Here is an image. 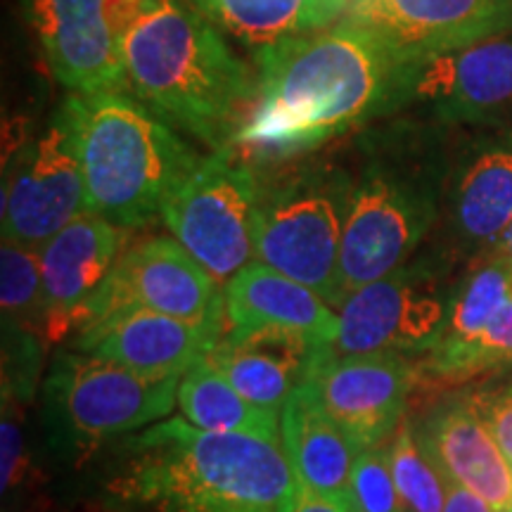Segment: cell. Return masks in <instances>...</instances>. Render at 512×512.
I'll return each mask as SVG.
<instances>
[{
	"instance_id": "obj_12",
	"label": "cell",
	"mask_w": 512,
	"mask_h": 512,
	"mask_svg": "<svg viewBox=\"0 0 512 512\" xmlns=\"http://www.w3.org/2000/svg\"><path fill=\"white\" fill-rule=\"evenodd\" d=\"M88 214L86 183L69 121L55 112L46 131L10 159L3 178V240L41 249Z\"/></svg>"
},
{
	"instance_id": "obj_16",
	"label": "cell",
	"mask_w": 512,
	"mask_h": 512,
	"mask_svg": "<svg viewBox=\"0 0 512 512\" xmlns=\"http://www.w3.org/2000/svg\"><path fill=\"white\" fill-rule=\"evenodd\" d=\"M126 235V228L88 211L38 249L48 302L41 335L48 342L83 328L86 306L124 254Z\"/></svg>"
},
{
	"instance_id": "obj_32",
	"label": "cell",
	"mask_w": 512,
	"mask_h": 512,
	"mask_svg": "<svg viewBox=\"0 0 512 512\" xmlns=\"http://www.w3.org/2000/svg\"><path fill=\"white\" fill-rule=\"evenodd\" d=\"M292 512H356L354 498L349 496H320L313 491L299 489Z\"/></svg>"
},
{
	"instance_id": "obj_33",
	"label": "cell",
	"mask_w": 512,
	"mask_h": 512,
	"mask_svg": "<svg viewBox=\"0 0 512 512\" xmlns=\"http://www.w3.org/2000/svg\"><path fill=\"white\" fill-rule=\"evenodd\" d=\"M441 512H496V510L491 508L484 498H479L477 494H472L470 489H465V486H460L448 479L446 503Z\"/></svg>"
},
{
	"instance_id": "obj_23",
	"label": "cell",
	"mask_w": 512,
	"mask_h": 512,
	"mask_svg": "<svg viewBox=\"0 0 512 512\" xmlns=\"http://www.w3.org/2000/svg\"><path fill=\"white\" fill-rule=\"evenodd\" d=\"M223 34L252 53L328 29L347 17L349 0H190Z\"/></svg>"
},
{
	"instance_id": "obj_8",
	"label": "cell",
	"mask_w": 512,
	"mask_h": 512,
	"mask_svg": "<svg viewBox=\"0 0 512 512\" xmlns=\"http://www.w3.org/2000/svg\"><path fill=\"white\" fill-rule=\"evenodd\" d=\"M181 377L145 375L81 351H60L46 380L50 418L79 444L124 437L169 418Z\"/></svg>"
},
{
	"instance_id": "obj_31",
	"label": "cell",
	"mask_w": 512,
	"mask_h": 512,
	"mask_svg": "<svg viewBox=\"0 0 512 512\" xmlns=\"http://www.w3.org/2000/svg\"><path fill=\"white\" fill-rule=\"evenodd\" d=\"M0 444H3V496L17 491L29 475V456L24 446L22 422H19L17 399L3 394V422H0Z\"/></svg>"
},
{
	"instance_id": "obj_34",
	"label": "cell",
	"mask_w": 512,
	"mask_h": 512,
	"mask_svg": "<svg viewBox=\"0 0 512 512\" xmlns=\"http://www.w3.org/2000/svg\"><path fill=\"white\" fill-rule=\"evenodd\" d=\"M489 254H496V256H501V259L510 261V264H512V221H510V226L505 228V233L501 235V240L496 242V247L491 249Z\"/></svg>"
},
{
	"instance_id": "obj_15",
	"label": "cell",
	"mask_w": 512,
	"mask_h": 512,
	"mask_svg": "<svg viewBox=\"0 0 512 512\" xmlns=\"http://www.w3.org/2000/svg\"><path fill=\"white\" fill-rule=\"evenodd\" d=\"M344 19L418 60L512 29V0H349Z\"/></svg>"
},
{
	"instance_id": "obj_28",
	"label": "cell",
	"mask_w": 512,
	"mask_h": 512,
	"mask_svg": "<svg viewBox=\"0 0 512 512\" xmlns=\"http://www.w3.org/2000/svg\"><path fill=\"white\" fill-rule=\"evenodd\" d=\"M392 472L406 512H441L446 503L448 479L420 444L415 425L401 420L392 441Z\"/></svg>"
},
{
	"instance_id": "obj_26",
	"label": "cell",
	"mask_w": 512,
	"mask_h": 512,
	"mask_svg": "<svg viewBox=\"0 0 512 512\" xmlns=\"http://www.w3.org/2000/svg\"><path fill=\"white\" fill-rule=\"evenodd\" d=\"M494 368H512V299L475 339L415 366L418 380L430 382H463Z\"/></svg>"
},
{
	"instance_id": "obj_24",
	"label": "cell",
	"mask_w": 512,
	"mask_h": 512,
	"mask_svg": "<svg viewBox=\"0 0 512 512\" xmlns=\"http://www.w3.org/2000/svg\"><path fill=\"white\" fill-rule=\"evenodd\" d=\"M178 406L183 418L200 430L283 439L278 425L280 415L247 401L204 358L183 373L178 384Z\"/></svg>"
},
{
	"instance_id": "obj_22",
	"label": "cell",
	"mask_w": 512,
	"mask_h": 512,
	"mask_svg": "<svg viewBox=\"0 0 512 512\" xmlns=\"http://www.w3.org/2000/svg\"><path fill=\"white\" fill-rule=\"evenodd\" d=\"M512 221V136L479 143L451 188V223L460 245L489 254Z\"/></svg>"
},
{
	"instance_id": "obj_27",
	"label": "cell",
	"mask_w": 512,
	"mask_h": 512,
	"mask_svg": "<svg viewBox=\"0 0 512 512\" xmlns=\"http://www.w3.org/2000/svg\"><path fill=\"white\" fill-rule=\"evenodd\" d=\"M0 309L3 325L41 332L48 313L36 249L3 240L0 247Z\"/></svg>"
},
{
	"instance_id": "obj_5",
	"label": "cell",
	"mask_w": 512,
	"mask_h": 512,
	"mask_svg": "<svg viewBox=\"0 0 512 512\" xmlns=\"http://www.w3.org/2000/svg\"><path fill=\"white\" fill-rule=\"evenodd\" d=\"M60 110L72 128L91 214L126 230L162 211L200 155L131 93H69Z\"/></svg>"
},
{
	"instance_id": "obj_4",
	"label": "cell",
	"mask_w": 512,
	"mask_h": 512,
	"mask_svg": "<svg viewBox=\"0 0 512 512\" xmlns=\"http://www.w3.org/2000/svg\"><path fill=\"white\" fill-rule=\"evenodd\" d=\"M387 119L363 128L351 145L342 297L406 266L437 216L441 178L432 147L411 121Z\"/></svg>"
},
{
	"instance_id": "obj_18",
	"label": "cell",
	"mask_w": 512,
	"mask_h": 512,
	"mask_svg": "<svg viewBox=\"0 0 512 512\" xmlns=\"http://www.w3.org/2000/svg\"><path fill=\"white\" fill-rule=\"evenodd\" d=\"M328 344L302 332L264 328L223 335L204 356L254 406L283 413L287 399L299 384L309 382Z\"/></svg>"
},
{
	"instance_id": "obj_13",
	"label": "cell",
	"mask_w": 512,
	"mask_h": 512,
	"mask_svg": "<svg viewBox=\"0 0 512 512\" xmlns=\"http://www.w3.org/2000/svg\"><path fill=\"white\" fill-rule=\"evenodd\" d=\"M57 81L76 95L128 93L110 0H24Z\"/></svg>"
},
{
	"instance_id": "obj_25",
	"label": "cell",
	"mask_w": 512,
	"mask_h": 512,
	"mask_svg": "<svg viewBox=\"0 0 512 512\" xmlns=\"http://www.w3.org/2000/svg\"><path fill=\"white\" fill-rule=\"evenodd\" d=\"M510 278V261L496 254L479 256V264L451 290L444 332L430 354H448L475 339L510 302Z\"/></svg>"
},
{
	"instance_id": "obj_7",
	"label": "cell",
	"mask_w": 512,
	"mask_h": 512,
	"mask_svg": "<svg viewBox=\"0 0 512 512\" xmlns=\"http://www.w3.org/2000/svg\"><path fill=\"white\" fill-rule=\"evenodd\" d=\"M261 176L233 147L214 150L169 192L162 204L164 226L226 285L235 273L256 261L254 226Z\"/></svg>"
},
{
	"instance_id": "obj_3",
	"label": "cell",
	"mask_w": 512,
	"mask_h": 512,
	"mask_svg": "<svg viewBox=\"0 0 512 512\" xmlns=\"http://www.w3.org/2000/svg\"><path fill=\"white\" fill-rule=\"evenodd\" d=\"M124 456L107 484L121 512H292L297 501L283 439L166 418L128 439Z\"/></svg>"
},
{
	"instance_id": "obj_9",
	"label": "cell",
	"mask_w": 512,
	"mask_h": 512,
	"mask_svg": "<svg viewBox=\"0 0 512 512\" xmlns=\"http://www.w3.org/2000/svg\"><path fill=\"white\" fill-rule=\"evenodd\" d=\"M448 297L451 292L441 290L432 268L408 261L399 271L344 297L337 309L339 332L330 354H430L444 332Z\"/></svg>"
},
{
	"instance_id": "obj_2",
	"label": "cell",
	"mask_w": 512,
	"mask_h": 512,
	"mask_svg": "<svg viewBox=\"0 0 512 512\" xmlns=\"http://www.w3.org/2000/svg\"><path fill=\"white\" fill-rule=\"evenodd\" d=\"M117 27L128 93L211 150L238 143L256 81L190 0H126Z\"/></svg>"
},
{
	"instance_id": "obj_21",
	"label": "cell",
	"mask_w": 512,
	"mask_h": 512,
	"mask_svg": "<svg viewBox=\"0 0 512 512\" xmlns=\"http://www.w3.org/2000/svg\"><path fill=\"white\" fill-rule=\"evenodd\" d=\"M280 437L299 489L349 496L358 448L332 420L311 380L299 384L280 413Z\"/></svg>"
},
{
	"instance_id": "obj_11",
	"label": "cell",
	"mask_w": 512,
	"mask_h": 512,
	"mask_svg": "<svg viewBox=\"0 0 512 512\" xmlns=\"http://www.w3.org/2000/svg\"><path fill=\"white\" fill-rule=\"evenodd\" d=\"M420 110L444 124H494L512 112V34L408 60L399 112ZM396 112V114H399Z\"/></svg>"
},
{
	"instance_id": "obj_20",
	"label": "cell",
	"mask_w": 512,
	"mask_h": 512,
	"mask_svg": "<svg viewBox=\"0 0 512 512\" xmlns=\"http://www.w3.org/2000/svg\"><path fill=\"white\" fill-rule=\"evenodd\" d=\"M226 332L278 328L316 339L332 349L339 332V313L318 292L259 261L242 268L223 285Z\"/></svg>"
},
{
	"instance_id": "obj_17",
	"label": "cell",
	"mask_w": 512,
	"mask_h": 512,
	"mask_svg": "<svg viewBox=\"0 0 512 512\" xmlns=\"http://www.w3.org/2000/svg\"><path fill=\"white\" fill-rule=\"evenodd\" d=\"M223 325H195L128 306L76 332L74 349L145 375H183L223 337Z\"/></svg>"
},
{
	"instance_id": "obj_19",
	"label": "cell",
	"mask_w": 512,
	"mask_h": 512,
	"mask_svg": "<svg viewBox=\"0 0 512 512\" xmlns=\"http://www.w3.org/2000/svg\"><path fill=\"white\" fill-rule=\"evenodd\" d=\"M415 432L441 475L484 498L496 512H512L510 460L465 396L441 401Z\"/></svg>"
},
{
	"instance_id": "obj_10",
	"label": "cell",
	"mask_w": 512,
	"mask_h": 512,
	"mask_svg": "<svg viewBox=\"0 0 512 512\" xmlns=\"http://www.w3.org/2000/svg\"><path fill=\"white\" fill-rule=\"evenodd\" d=\"M128 306L226 328L223 290L174 235H152L124 249L110 278L88 302L83 328Z\"/></svg>"
},
{
	"instance_id": "obj_30",
	"label": "cell",
	"mask_w": 512,
	"mask_h": 512,
	"mask_svg": "<svg viewBox=\"0 0 512 512\" xmlns=\"http://www.w3.org/2000/svg\"><path fill=\"white\" fill-rule=\"evenodd\" d=\"M465 399L512 465V382L465 394Z\"/></svg>"
},
{
	"instance_id": "obj_14",
	"label": "cell",
	"mask_w": 512,
	"mask_h": 512,
	"mask_svg": "<svg viewBox=\"0 0 512 512\" xmlns=\"http://www.w3.org/2000/svg\"><path fill=\"white\" fill-rule=\"evenodd\" d=\"M415 380L418 370L408 356L394 351L363 356H332L328 351L311 375L325 411L358 453L384 444L399 430Z\"/></svg>"
},
{
	"instance_id": "obj_1",
	"label": "cell",
	"mask_w": 512,
	"mask_h": 512,
	"mask_svg": "<svg viewBox=\"0 0 512 512\" xmlns=\"http://www.w3.org/2000/svg\"><path fill=\"white\" fill-rule=\"evenodd\" d=\"M259 79L238 143L249 162L283 164L399 112L406 57L342 19L254 53Z\"/></svg>"
},
{
	"instance_id": "obj_6",
	"label": "cell",
	"mask_w": 512,
	"mask_h": 512,
	"mask_svg": "<svg viewBox=\"0 0 512 512\" xmlns=\"http://www.w3.org/2000/svg\"><path fill=\"white\" fill-rule=\"evenodd\" d=\"M354 171L330 155L294 159L261 178L254 226L259 264L297 280L328 302L342 304V242Z\"/></svg>"
},
{
	"instance_id": "obj_29",
	"label": "cell",
	"mask_w": 512,
	"mask_h": 512,
	"mask_svg": "<svg viewBox=\"0 0 512 512\" xmlns=\"http://www.w3.org/2000/svg\"><path fill=\"white\" fill-rule=\"evenodd\" d=\"M351 498L356 512H406L392 472V444L358 453L351 470Z\"/></svg>"
}]
</instances>
